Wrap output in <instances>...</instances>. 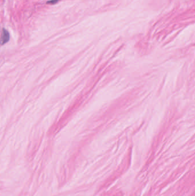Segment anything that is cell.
Masks as SVG:
<instances>
[{
  "instance_id": "1",
  "label": "cell",
  "mask_w": 195,
  "mask_h": 196,
  "mask_svg": "<svg viewBox=\"0 0 195 196\" xmlns=\"http://www.w3.org/2000/svg\"><path fill=\"white\" fill-rule=\"evenodd\" d=\"M9 39H10L9 33L5 29H3L0 39V44L2 45H4L5 44L7 43L9 41Z\"/></svg>"
},
{
  "instance_id": "2",
  "label": "cell",
  "mask_w": 195,
  "mask_h": 196,
  "mask_svg": "<svg viewBox=\"0 0 195 196\" xmlns=\"http://www.w3.org/2000/svg\"><path fill=\"white\" fill-rule=\"evenodd\" d=\"M60 0H51V1H49L47 2V4H55L57 2H58Z\"/></svg>"
}]
</instances>
